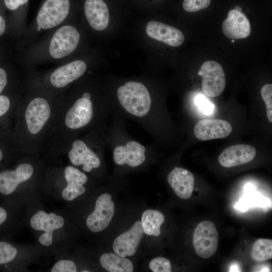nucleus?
Segmentation results:
<instances>
[{"instance_id":"obj_1","label":"nucleus","mask_w":272,"mask_h":272,"mask_svg":"<svg viewBox=\"0 0 272 272\" xmlns=\"http://www.w3.org/2000/svg\"><path fill=\"white\" fill-rule=\"evenodd\" d=\"M118 101L130 114L138 117L147 115L150 111L152 99L147 88L142 83L128 81L117 91Z\"/></svg>"},{"instance_id":"obj_2","label":"nucleus","mask_w":272,"mask_h":272,"mask_svg":"<svg viewBox=\"0 0 272 272\" xmlns=\"http://www.w3.org/2000/svg\"><path fill=\"white\" fill-rule=\"evenodd\" d=\"M80 35L77 29L71 25H64L54 33L49 45L50 55L61 59L72 53L78 46Z\"/></svg>"},{"instance_id":"obj_3","label":"nucleus","mask_w":272,"mask_h":272,"mask_svg":"<svg viewBox=\"0 0 272 272\" xmlns=\"http://www.w3.org/2000/svg\"><path fill=\"white\" fill-rule=\"evenodd\" d=\"M192 243L196 253L202 258H208L216 252L218 233L215 224L210 221L200 222L195 228Z\"/></svg>"},{"instance_id":"obj_4","label":"nucleus","mask_w":272,"mask_h":272,"mask_svg":"<svg viewBox=\"0 0 272 272\" xmlns=\"http://www.w3.org/2000/svg\"><path fill=\"white\" fill-rule=\"evenodd\" d=\"M198 75L202 78V90L206 95L216 97L224 90L225 76L219 63L213 60L205 61L201 66Z\"/></svg>"},{"instance_id":"obj_5","label":"nucleus","mask_w":272,"mask_h":272,"mask_svg":"<svg viewBox=\"0 0 272 272\" xmlns=\"http://www.w3.org/2000/svg\"><path fill=\"white\" fill-rule=\"evenodd\" d=\"M114 208L109 193L100 195L96 201L94 210L87 218L86 225L89 229L94 233L105 230L113 217Z\"/></svg>"},{"instance_id":"obj_6","label":"nucleus","mask_w":272,"mask_h":272,"mask_svg":"<svg viewBox=\"0 0 272 272\" xmlns=\"http://www.w3.org/2000/svg\"><path fill=\"white\" fill-rule=\"evenodd\" d=\"M30 223L34 230L44 232L39 237V242L43 246H49L53 242L54 231L62 228L64 221L61 216L41 210L32 216Z\"/></svg>"},{"instance_id":"obj_7","label":"nucleus","mask_w":272,"mask_h":272,"mask_svg":"<svg viewBox=\"0 0 272 272\" xmlns=\"http://www.w3.org/2000/svg\"><path fill=\"white\" fill-rule=\"evenodd\" d=\"M93 115V107L91 95L88 92H85L67 112L65 123L71 129H79L89 124Z\"/></svg>"},{"instance_id":"obj_8","label":"nucleus","mask_w":272,"mask_h":272,"mask_svg":"<svg viewBox=\"0 0 272 272\" xmlns=\"http://www.w3.org/2000/svg\"><path fill=\"white\" fill-rule=\"evenodd\" d=\"M144 234L141 221L134 223L130 229L117 236L113 243V249L118 255L126 257L134 255Z\"/></svg>"},{"instance_id":"obj_9","label":"nucleus","mask_w":272,"mask_h":272,"mask_svg":"<svg viewBox=\"0 0 272 272\" xmlns=\"http://www.w3.org/2000/svg\"><path fill=\"white\" fill-rule=\"evenodd\" d=\"M51 113L48 102L41 97L33 99L25 111V120L29 131L32 134L38 133L48 120Z\"/></svg>"},{"instance_id":"obj_10","label":"nucleus","mask_w":272,"mask_h":272,"mask_svg":"<svg viewBox=\"0 0 272 272\" xmlns=\"http://www.w3.org/2000/svg\"><path fill=\"white\" fill-rule=\"evenodd\" d=\"M146 148L141 143L128 142L125 145L116 147L113 152L114 162L118 165L126 164L131 167L142 165L146 160Z\"/></svg>"},{"instance_id":"obj_11","label":"nucleus","mask_w":272,"mask_h":272,"mask_svg":"<svg viewBox=\"0 0 272 272\" xmlns=\"http://www.w3.org/2000/svg\"><path fill=\"white\" fill-rule=\"evenodd\" d=\"M232 130V127L228 121L219 119H209L198 121L194 126L193 132L198 140L207 141L226 138Z\"/></svg>"},{"instance_id":"obj_12","label":"nucleus","mask_w":272,"mask_h":272,"mask_svg":"<svg viewBox=\"0 0 272 272\" xmlns=\"http://www.w3.org/2000/svg\"><path fill=\"white\" fill-rule=\"evenodd\" d=\"M33 172L32 165L23 163L19 165L15 170L0 172V193L4 195L13 193L20 183L32 177Z\"/></svg>"},{"instance_id":"obj_13","label":"nucleus","mask_w":272,"mask_h":272,"mask_svg":"<svg viewBox=\"0 0 272 272\" xmlns=\"http://www.w3.org/2000/svg\"><path fill=\"white\" fill-rule=\"evenodd\" d=\"M146 32L151 38L172 47L179 46L184 41V36L180 30L158 21L149 22Z\"/></svg>"},{"instance_id":"obj_14","label":"nucleus","mask_w":272,"mask_h":272,"mask_svg":"<svg viewBox=\"0 0 272 272\" xmlns=\"http://www.w3.org/2000/svg\"><path fill=\"white\" fill-rule=\"evenodd\" d=\"M256 154V149L250 145H235L226 148L219 155L218 161L225 167H233L250 162Z\"/></svg>"},{"instance_id":"obj_15","label":"nucleus","mask_w":272,"mask_h":272,"mask_svg":"<svg viewBox=\"0 0 272 272\" xmlns=\"http://www.w3.org/2000/svg\"><path fill=\"white\" fill-rule=\"evenodd\" d=\"M225 36L231 39H240L248 37L251 33L249 20L241 12L230 10L222 25Z\"/></svg>"},{"instance_id":"obj_16","label":"nucleus","mask_w":272,"mask_h":272,"mask_svg":"<svg viewBox=\"0 0 272 272\" xmlns=\"http://www.w3.org/2000/svg\"><path fill=\"white\" fill-rule=\"evenodd\" d=\"M87 70V64L83 60H76L62 65L50 75L49 81L56 88H62L81 77Z\"/></svg>"},{"instance_id":"obj_17","label":"nucleus","mask_w":272,"mask_h":272,"mask_svg":"<svg viewBox=\"0 0 272 272\" xmlns=\"http://www.w3.org/2000/svg\"><path fill=\"white\" fill-rule=\"evenodd\" d=\"M69 157L75 166L83 165V170L86 172L99 168L101 164L98 156L81 140L74 142Z\"/></svg>"},{"instance_id":"obj_18","label":"nucleus","mask_w":272,"mask_h":272,"mask_svg":"<svg viewBox=\"0 0 272 272\" xmlns=\"http://www.w3.org/2000/svg\"><path fill=\"white\" fill-rule=\"evenodd\" d=\"M167 181L177 196L183 199L190 197L194 184V177L191 172L175 167L168 175Z\"/></svg>"},{"instance_id":"obj_19","label":"nucleus","mask_w":272,"mask_h":272,"mask_svg":"<svg viewBox=\"0 0 272 272\" xmlns=\"http://www.w3.org/2000/svg\"><path fill=\"white\" fill-rule=\"evenodd\" d=\"M84 11L88 22L94 29L102 31L108 26L109 13L104 1L85 0Z\"/></svg>"},{"instance_id":"obj_20","label":"nucleus","mask_w":272,"mask_h":272,"mask_svg":"<svg viewBox=\"0 0 272 272\" xmlns=\"http://www.w3.org/2000/svg\"><path fill=\"white\" fill-rule=\"evenodd\" d=\"M64 178L67 183L62 191V197L66 201H72L86 192L84 186L87 180V175L78 169L67 166L64 171Z\"/></svg>"},{"instance_id":"obj_21","label":"nucleus","mask_w":272,"mask_h":272,"mask_svg":"<svg viewBox=\"0 0 272 272\" xmlns=\"http://www.w3.org/2000/svg\"><path fill=\"white\" fill-rule=\"evenodd\" d=\"M101 265L109 272H132L133 266L128 259L113 253L103 254L100 257Z\"/></svg>"},{"instance_id":"obj_22","label":"nucleus","mask_w":272,"mask_h":272,"mask_svg":"<svg viewBox=\"0 0 272 272\" xmlns=\"http://www.w3.org/2000/svg\"><path fill=\"white\" fill-rule=\"evenodd\" d=\"M165 221L162 213L155 210H147L142 216L141 223L144 233L148 235L159 236L161 234V226Z\"/></svg>"},{"instance_id":"obj_23","label":"nucleus","mask_w":272,"mask_h":272,"mask_svg":"<svg viewBox=\"0 0 272 272\" xmlns=\"http://www.w3.org/2000/svg\"><path fill=\"white\" fill-rule=\"evenodd\" d=\"M250 256L255 261L261 262L272 258V240L261 238L256 240L252 246Z\"/></svg>"},{"instance_id":"obj_24","label":"nucleus","mask_w":272,"mask_h":272,"mask_svg":"<svg viewBox=\"0 0 272 272\" xmlns=\"http://www.w3.org/2000/svg\"><path fill=\"white\" fill-rule=\"evenodd\" d=\"M18 251L11 243L0 242V264L9 263L13 260L17 255Z\"/></svg>"},{"instance_id":"obj_25","label":"nucleus","mask_w":272,"mask_h":272,"mask_svg":"<svg viewBox=\"0 0 272 272\" xmlns=\"http://www.w3.org/2000/svg\"><path fill=\"white\" fill-rule=\"evenodd\" d=\"M150 269L153 272H170V261L163 257H158L152 259L149 264Z\"/></svg>"},{"instance_id":"obj_26","label":"nucleus","mask_w":272,"mask_h":272,"mask_svg":"<svg viewBox=\"0 0 272 272\" xmlns=\"http://www.w3.org/2000/svg\"><path fill=\"white\" fill-rule=\"evenodd\" d=\"M261 97L265 102L266 115L268 120L272 122V85H264L261 89Z\"/></svg>"},{"instance_id":"obj_27","label":"nucleus","mask_w":272,"mask_h":272,"mask_svg":"<svg viewBox=\"0 0 272 272\" xmlns=\"http://www.w3.org/2000/svg\"><path fill=\"white\" fill-rule=\"evenodd\" d=\"M211 0H184L183 8L188 12H195L208 8Z\"/></svg>"},{"instance_id":"obj_28","label":"nucleus","mask_w":272,"mask_h":272,"mask_svg":"<svg viewBox=\"0 0 272 272\" xmlns=\"http://www.w3.org/2000/svg\"><path fill=\"white\" fill-rule=\"evenodd\" d=\"M51 272H76L77 268L75 263L71 260L61 259L57 261L52 266Z\"/></svg>"},{"instance_id":"obj_29","label":"nucleus","mask_w":272,"mask_h":272,"mask_svg":"<svg viewBox=\"0 0 272 272\" xmlns=\"http://www.w3.org/2000/svg\"><path fill=\"white\" fill-rule=\"evenodd\" d=\"M195 103L198 108L205 114H211L214 111V105L203 95L197 96Z\"/></svg>"},{"instance_id":"obj_30","label":"nucleus","mask_w":272,"mask_h":272,"mask_svg":"<svg viewBox=\"0 0 272 272\" xmlns=\"http://www.w3.org/2000/svg\"><path fill=\"white\" fill-rule=\"evenodd\" d=\"M29 0H4L5 7L11 11H17L26 7Z\"/></svg>"},{"instance_id":"obj_31","label":"nucleus","mask_w":272,"mask_h":272,"mask_svg":"<svg viewBox=\"0 0 272 272\" xmlns=\"http://www.w3.org/2000/svg\"><path fill=\"white\" fill-rule=\"evenodd\" d=\"M10 106V102L9 98L5 95H0V116L8 111Z\"/></svg>"},{"instance_id":"obj_32","label":"nucleus","mask_w":272,"mask_h":272,"mask_svg":"<svg viewBox=\"0 0 272 272\" xmlns=\"http://www.w3.org/2000/svg\"><path fill=\"white\" fill-rule=\"evenodd\" d=\"M7 84V75L6 72L2 68H0V94L5 88Z\"/></svg>"},{"instance_id":"obj_33","label":"nucleus","mask_w":272,"mask_h":272,"mask_svg":"<svg viewBox=\"0 0 272 272\" xmlns=\"http://www.w3.org/2000/svg\"><path fill=\"white\" fill-rule=\"evenodd\" d=\"M7 216V211L4 208L0 207V226L5 222Z\"/></svg>"},{"instance_id":"obj_34","label":"nucleus","mask_w":272,"mask_h":272,"mask_svg":"<svg viewBox=\"0 0 272 272\" xmlns=\"http://www.w3.org/2000/svg\"><path fill=\"white\" fill-rule=\"evenodd\" d=\"M6 25L4 18L0 15V36L4 34L6 31Z\"/></svg>"},{"instance_id":"obj_35","label":"nucleus","mask_w":272,"mask_h":272,"mask_svg":"<svg viewBox=\"0 0 272 272\" xmlns=\"http://www.w3.org/2000/svg\"><path fill=\"white\" fill-rule=\"evenodd\" d=\"M235 10L241 12L242 9L240 7L238 6L235 7Z\"/></svg>"},{"instance_id":"obj_36","label":"nucleus","mask_w":272,"mask_h":272,"mask_svg":"<svg viewBox=\"0 0 272 272\" xmlns=\"http://www.w3.org/2000/svg\"><path fill=\"white\" fill-rule=\"evenodd\" d=\"M2 158H3V153H2V151L0 149V161L2 160Z\"/></svg>"},{"instance_id":"obj_37","label":"nucleus","mask_w":272,"mask_h":272,"mask_svg":"<svg viewBox=\"0 0 272 272\" xmlns=\"http://www.w3.org/2000/svg\"><path fill=\"white\" fill-rule=\"evenodd\" d=\"M82 272H88L89 271H88V270H82Z\"/></svg>"},{"instance_id":"obj_38","label":"nucleus","mask_w":272,"mask_h":272,"mask_svg":"<svg viewBox=\"0 0 272 272\" xmlns=\"http://www.w3.org/2000/svg\"><path fill=\"white\" fill-rule=\"evenodd\" d=\"M234 42H235V40L234 39H232V42L234 43Z\"/></svg>"}]
</instances>
